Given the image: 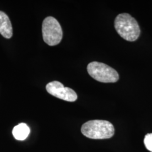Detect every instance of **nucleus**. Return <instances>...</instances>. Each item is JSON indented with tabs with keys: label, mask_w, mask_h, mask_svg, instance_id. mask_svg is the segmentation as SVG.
Masks as SVG:
<instances>
[{
	"label": "nucleus",
	"mask_w": 152,
	"mask_h": 152,
	"mask_svg": "<svg viewBox=\"0 0 152 152\" xmlns=\"http://www.w3.org/2000/svg\"><path fill=\"white\" fill-rule=\"evenodd\" d=\"M84 136L92 139L111 138L114 134V127L110 122L105 120H91L82 126Z\"/></svg>",
	"instance_id": "obj_2"
},
{
	"label": "nucleus",
	"mask_w": 152,
	"mask_h": 152,
	"mask_svg": "<svg viewBox=\"0 0 152 152\" xmlns=\"http://www.w3.org/2000/svg\"><path fill=\"white\" fill-rule=\"evenodd\" d=\"M42 31L44 41L49 46L59 44L63 38V31L60 24L52 16H48L44 19Z\"/></svg>",
	"instance_id": "obj_4"
},
{
	"label": "nucleus",
	"mask_w": 152,
	"mask_h": 152,
	"mask_svg": "<svg viewBox=\"0 0 152 152\" xmlns=\"http://www.w3.org/2000/svg\"><path fill=\"white\" fill-rule=\"evenodd\" d=\"M30 133V129L27 124L22 123L14 127L12 135L18 140H25Z\"/></svg>",
	"instance_id": "obj_7"
},
{
	"label": "nucleus",
	"mask_w": 152,
	"mask_h": 152,
	"mask_svg": "<svg viewBox=\"0 0 152 152\" xmlns=\"http://www.w3.org/2000/svg\"><path fill=\"white\" fill-rule=\"evenodd\" d=\"M46 88L51 95L66 102H73L77 99L76 92L69 87H64L60 82H51L48 83Z\"/></svg>",
	"instance_id": "obj_5"
},
{
	"label": "nucleus",
	"mask_w": 152,
	"mask_h": 152,
	"mask_svg": "<svg viewBox=\"0 0 152 152\" xmlns=\"http://www.w3.org/2000/svg\"><path fill=\"white\" fill-rule=\"evenodd\" d=\"M144 143L147 149L152 152V133L148 134L145 136Z\"/></svg>",
	"instance_id": "obj_8"
},
{
	"label": "nucleus",
	"mask_w": 152,
	"mask_h": 152,
	"mask_svg": "<svg viewBox=\"0 0 152 152\" xmlns=\"http://www.w3.org/2000/svg\"><path fill=\"white\" fill-rule=\"evenodd\" d=\"M114 27L121 37L128 41H135L139 38L140 29L136 20L127 13L117 15L114 20Z\"/></svg>",
	"instance_id": "obj_1"
},
{
	"label": "nucleus",
	"mask_w": 152,
	"mask_h": 152,
	"mask_svg": "<svg viewBox=\"0 0 152 152\" xmlns=\"http://www.w3.org/2000/svg\"><path fill=\"white\" fill-rule=\"evenodd\" d=\"M90 76L98 81L103 83H114L119 79V75L114 69L103 63L93 61L87 67Z\"/></svg>",
	"instance_id": "obj_3"
},
{
	"label": "nucleus",
	"mask_w": 152,
	"mask_h": 152,
	"mask_svg": "<svg viewBox=\"0 0 152 152\" xmlns=\"http://www.w3.org/2000/svg\"><path fill=\"white\" fill-rule=\"evenodd\" d=\"M0 34L6 38L12 36V27L9 16L3 11H0Z\"/></svg>",
	"instance_id": "obj_6"
}]
</instances>
